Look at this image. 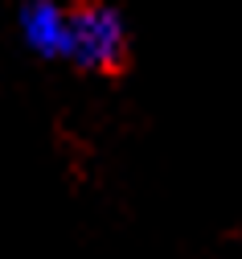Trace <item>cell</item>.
<instances>
[{
  "label": "cell",
  "instance_id": "cell-1",
  "mask_svg": "<svg viewBox=\"0 0 242 259\" xmlns=\"http://www.w3.org/2000/svg\"><path fill=\"white\" fill-rule=\"evenodd\" d=\"M123 21L107 5H82L70 13V58L86 70H115L123 66Z\"/></svg>",
  "mask_w": 242,
  "mask_h": 259
},
{
  "label": "cell",
  "instance_id": "cell-2",
  "mask_svg": "<svg viewBox=\"0 0 242 259\" xmlns=\"http://www.w3.org/2000/svg\"><path fill=\"white\" fill-rule=\"evenodd\" d=\"M21 29H25V41L45 54V58H70V13L54 0H33L21 17Z\"/></svg>",
  "mask_w": 242,
  "mask_h": 259
}]
</instances>
